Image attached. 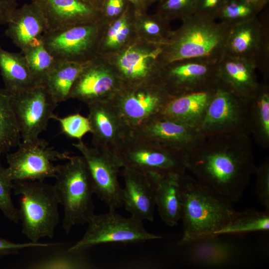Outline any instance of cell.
Masks as SVG:
<instances>
[{
  "instance_id": "obj_26",
  "label": "cell",
  "mask_w": 269,
  "mask_h": 269,
  "mask_svg": "<svg viewBox=\"0 0 269 269\" xmlns=\"http://www.w3.org/2000/svg\"><path fill=\"white\" fill-rule=\"evenodd\" d=\"M160 47L150 52L130 48L119 57L118 67L127 85L159 82L160 70L153 69L149 61L158 57Z\"/></svg>"
},
{
  "instance_id": "obj_30",
  "label": "cell",
  "mask_w": 269,
  "mask_h": 269,
  "mask_svg": "<svg viewBox=\"0 0 269 269\" xmlns=\"http://www.w3.org/2000/svg\"><path fill=\"white\" fill-rule=\"evenodd\" d=\"M19 127L9 93L0 88V155L7 153L21 142Z\"/></svg>"
},
{
  "instance_id": "obj_23",
  "label": "cell",
  "mask_w": 269,
  "mask_h": 269,
  "mask_svg": "<svg viewBox=\"0 0 269 269\" xmlns=\"http://www.w3.org/2000/svg\"><path fill=\"white\" fill-rule=\"evenodd\" d=\"M148 174L161 219L170 227L176 225L181 218V177L184 173Z\"/></svg>"
},
{
  "instance_id": "obj_49",
  "label": "cell",
  "mask_w": 269,
  "mask_h": 269,
  "mask_svg": "<svg viewBox=\"0 0 269 269\" xmlns=\"http://www.w3.org/2000/svg\"><path fill=\"white\" fill-rule=\"evenodd\" d=\"M269 0H261V4L263 8H264L269 2Z\"/></svg>"
},
{
  "instance_id": "obj_48",
  "label": "cell",
  "mask_w": 269,
  "mask_h": 269,
  "mask_svg": "<svg viewBox=\"0 0 269 269\" xmlns=\"http://www.w3.org/2000/svg\"><path fill=\"white\" fill-rule=\"evenodd\" d=\"M95 8L99 9L101 7L103 0H83Z\"/></svg>"
},
{
  "instance_id": "obj_4",
  "label": "cell",
  "mask_w": 269,
  "mask_h": 269,
  "mask_svg": "<svg viewBox=\"0 0 269 269\" xmlns=\"http://www.w3.org/2000/svg\"><path fill=\"white\" fill-rule=\"evenodd\" d=\"M54 185L60 204L64 208L62 228L68 234L73 227L87 224L94 214L92 179L83 157L70 156L58 165Z\"/></svg>"
},
{
  "instance_id": "obj_38",
  "label": "cell",
  "mask_w": 269,
  "mask_h": 269,
  "mask_svg": "<svg viewBox=\"0 0 269 269\" xmlns=\"http://www.w3.org/2000/svg\"><path fill=\"white\" fill-rule=\"evenodd\" d=\"M254 173L257 175L256 190L261 203L269 211V159L266 158Z\"/></svg>"
},
{
  "instance_id": "obj_20",
  "label": "cell",
  "mask_w": 269,
  "mask_h": 269,
  "mask_svg": "<svg viewBox=\"0 0 269 269\" xmlns=\"http://www.w3.org/2000/svg\"><path fill=\"white\" fill-rule=\"evenodd\" d=\"M5 34L22 52L48 30L46 20L34 1L16 8L6 23Z\"/></svg>"
},
{
  "instance_id": "obj_35",
  "label": "cell",
  "mask_w": 269,
  "mask_h": 269,
  "mask_svg": "<svg viewBox=\"0 0 269 269\" xmlns=\"http://www.w3.org/2000/svg\"><path fill=\"white\" fill-rule=\"evenodd\" d=\"M14 182L7 176L5 167L0 159V210L4 217L11 222H20L18 209L14 205L11 198Z\"/></svg>"
},
{
  "instance_id": "obj_29",
  "label": "cell",
  "mask_w": 269,
  "mask_h": 269,
  "mask_svg": "<svg viewBox=\"0 0 269 269\" xmlns=\"http://www.w3.org/2000/svg\"><path fill=\"white\" fill-rule=\"evenodd\" d=\"M250 134L262 148L269 147V86L261 83L260 88L249 101Z\"/></svg>"
},
{
  "instance_id": "obj_8",
  "label": "cell",
  "mask_w": 269,
  "mask_h": 269,
  "mask_svg": "<svg viewBox=\"0 0 269 269\" xmlns=\"http://www.w3.org/2000/svg\"><path fill=\"white\" fill-rule=\"evenodd\" d=\"M204 136L250 134L249 102L219 81L197 128Z\"/></svg>"
},
{
  "instance_id": "obj_12",
  "label": "cell",
  "mask_w": 269,
  "mask_h": 269,
  "mask_svg": "<svg viewBox=\"0 0 269 269\" xmlns=\"http://www.w3.org/2000/svg\"><path fill=\"white\" fill-rule=\"evenodd\" d=\"M72 144L85 160L95 193L109 210H116L123 206V188L118 180L121 167L114 153L90 147L82 140Z\"/></svg>"
},
{
  "instance_id": "obj_3",
  "label": "cell",
  "mask_w": 269,
  "mask_h": 269,
  "mask_svg": "<svg viewBox=\"0 0 269 269\" xmlns=\"http://www.w3.org/2000/svg\"><path fill=\"white\" fill-rule=\"evenodd\" d=\"M183 24L160 48L163 65L184 59L201 58L218 62L225 53L230 25L221 21L196 15L183 20Z\"/></svg>"
},
{
  "instance_id": "obj_2",
  "label": "cell",
  "mask_w": 269,
  "mask_h": 269,
  "mask_svg": "<svg viewBox=\"0 0 269 269\" xmlns=\"http://www.w3.org/2000/svg\"><path fill=\"white\" fill-rule=\"evenodd\" d=\"M183 236L178 244L216 233L226 226L236 212L232 203L211 192L195 178L181 177Z\"/></svg>"
},
{
  "instance_id": "obj_36",
  "label": "cell",
  "mask_w": 269,
  "mask_h": 269,
  "mask_svg": "<svg viewBox=\"0 0 269 269\" xmlns=\"http://www.w3.org/2000/svg\"><path fill=\"white\" fill-rule=\"evenodd\" d=\"M52 119L58 122L61 132L69 137L80 140L87 133H91L92 129L89 119L79 113L64 117L54 115Z\"/></svg>"
},
{
  "instance_id": "obj_34",
  "label": "cell",
  "mask_w": 269,
  "mask_h": 269,
  "mask_svg": "<svg viewBox=\"0 0 269 269\" xmlns=\"http://www.w3.org/2000/svg\"><path fill=\"white\" fill-rule=\"evenodd\" d=\"M258 13L255 8L246 0H227L217 18L231 25L254 17Z\"/></svg>"
},
{
  "instance_id": "obj_15",
  "label": "cell",
  "mask_w": 269,
  "mask_h": 269,
  "mask_svg": "<svg viewBox=\"0 0 269 269\" xmlns=\"http://www.w3.org/2000/svg\"><path fill=\"white\" fill-rule=\"evenodd\" d=\"M97 30L91 22L83 23L48 30L41 39L56 61L87 63L89 61L87 56L95 43Z\"/></svg>"
},
{
  "instance_id": "obj_11",
  "label": "cell",
  "mask_w": 269,
  "mask_h": 269,
  "mask_svg": "<svg viewBox=\"0 0 269 269\" xmlns=\"http://www.w3.org/2000/svg\"><path fill=\"white\" fill-rule=\"evenodd\" d=\"M9 93L22 141L38 138L55 115L54 110L58 104L43 85Z\"/></svg>"
},
{
  "instance_id": "obj_21",
  "label": "cell",
  "mask_w": 269,
  "mask_h": 269,
  "mask_svg": "<svg viewBox=\"0 0 269 269\" xmlns=\"http://www.w3.org/2000/svg\"><path fill=\"white\" fill-rule=\"evenodd\" d=\"M256 64L253 61L225 53L217 62L219 81L240 97L249 101L258 91Z\"/></svg>"
},
{
  "instance_id": "obj_32",
  "label": "cell",
  "mask_w": 269,
  "mask_h": 269,
  "mask_svg": "<svg viewBox=\"0 0 269 269\" xmlns=\"http://www.w3.org/2000/svg\"><path fill=\"white\" fill-rule=\"evenodd\" d=\"M21 53L24 55L36 85H43L56 60L45 48L41 38L32 42Z\"/></svg>"
},
{
  "instance_id": "obj_37",
  "label": "cell",
  "mask_w": 269,
  "mask_h": 269,
  "mask_svg": "<svg viewBox=\"0 0 269 269\" xmlns=\"http://www.w3.org/2000/svg\"><path fill=\"white\" fill-rule=\"evenodd\" d=\"M160 0V11L165 18L179 17L184 20L193 15L197 0Z\"/></svg>"
},
{
  "instance_id": "obj_16",
  "label": "cell",
  "mask_w": 269,
  "mask_h": 269,
  "mask_svg": "<svg viewBox=\"0 0 269 269\" xmlns=\"http://www.w3.org/2000/svg\"><path fill=\"white\" fill-rule=\"evenodd\" d=\"M131 134L164 147L185 152L204 136L196 129L161 114L145 122Z\"/></svg>"
},
{
  "instance_id": "obj_46",
  "label": "cell",
  "mask_w": 269,
  "mask_h": 269,
  "mask_svg": "<svg viewBox=\"0 0 269 269\" xmlns=\"http://www.w3.org/2000/svg\"><path fill=\"white\" fill-rule=\"evenodd\" d=\"M133 4L135 7L137 8H142L144 6L148 0H127Z\"/></svg>"
},
{
  "instance_id": "obj_43",
  "label": "cell",
  "mask_w": 269,
  "mask_h": 269,
  "mask_svg": "<svg viewBox=\"0 0 269 269\" xmlns=\"http://www.w3.org/2000/svg\"><path fill=\"white\" fill-rule=\"evenodd\" d=\"M126 24H127V18L125 12L121 17L110 27L107 34V45L113 39L119 30Z\"/></svg>"
},
{
  "instance_id": "obj_17",
  "label": "cell",
  "mask_w": 269,
  "mask_h": 269,
  "mask_svg": "<svg viewBox=\"0 0 269 269\" xmlns=\"http://www.w3.org/2000/svg\"><path fill=\"white\" fill-rule=\"evenodd\" d=\"M93 147L114 153L130 136L131 131L111 101L88 104Z\"/></svg>"
},
{
  "instance_id": "obj_25",
  "label": "cell",
  "mask_w": 269,
  "mask_h": 269,
  "mask_svg": "<svg viewBox=\"0 0 269 269\" xmlns=\"http://www.w3.org/2000/svg\"><path fill=\"white\" fill-rule=\"evenodd\" d=\"M219 236H205L184 245L188 247L187 257L190 262L205 267H220L230 263L236 255V248Z\"/></svg>"
},
{
  "instance_id": "obj_39",
  "label": "cell",
  "mask_w": 269,
  "mask_h": 269,
  "mask_svg": "<svg viewBox=\"0 0 269 269\" xmlns=\"http://www.w3.org/2000/svg\"><path fill=\"white\" fill-rule=\"evenodd\" d=\"M227 0H197L193 15L215 20Z\"/></svg>"
},
{
  "instance_id": "obj_1",
  "label": "cell",
  "mask_w": 269,
  "mask_h": 269,
  "mask_svg": "<svg viewBox=\"0 0 269 269\" xmlns=\"http://www.w3.org/2000/svg\"><path fill=\"white\" fill-rule=\"evenodd\" d=\"M184 162L200 184L232 203L241 197L256 167L245 134L204 136L184 152Z\"/></svg>"
},
{
  "instance_id": "obj_33",
  "label": "cell",
  "mask_w": 269,
  "mask_h": 269,
  "mask_svg": "<svg viewBox=\"0 0 269 269\" xmlns=\"http://www.w3.org/2000/svg\"><path fill=\"white\" fill-rule=\"evenodd\" d=\"M29 267L34 269H87L93 265L84 253L67 250L37 260Z\"/></svg>"
},
{
  "instance_id": "obj_50",
  "label": "cell",
  "mask_w": 269,
  "mask_h": 269,
  "mask_svg": "<svg viewBox=\"0 0 269 269\" xmlns=\"http://www.w3.org/2000/svg\"><path fill=\"white\" fill-rule=\"evenodd\" d=\"M156 0H148V2H153V1H155Z\"/></svg>"
},
{
  "instance_id": "obj_22",
  "label": "cell",
  "mask_w": 269,
  "mask_h": 269,
  "mask_svg": "<svg viewBox=\"0 0 269 269\" xmlns=\"http://www.w3.org/2000/svg\"><path fill=\"white\" fill-rule=\"evenodd\" d=\"M47 21L48 30L90 22L99 9L83 0H35Z\"/></svg>"
},
{
  "instance_id": "obj_13",
  "label": "cell",
  "mask_w": 269,
  "mask_h": 269,
  "mask_svg": "<svg viewBox=\"0 0 269 269\" xmlns=\"http://www.w3.org/2000/svg\"><path fill=\"white\" fill-rule=\"evenodd\" d=\"M217 62L191 58L168 63L160 70L159 81L173 97L205 90L219 82Z\"/></svg>"
},
{
  "instance_id": "obj_28",
  "label": "cell",
  "mask_w": 269,
  "mask_h": 269,
  "mask_svg": "<svg viewBox=\"0 0 269 269\" xmlns=\"http://www.w3.org/2000/svg\"><path fill=\"white\" fill-rule=\"evenodd\" d=\"M87 63L56 61L43 85L57 103L70 99L71 89Z\"/></svg>"
},
{
  "instance_id": "obj_44",
  "label": "cell",
  "mask_w": 269,
  "mask_h": 269,
  "mask_svg": "<svg viewBox=\"0 0 269 269\" xmlns=\"http://www.w3.org/2000/svg\"><path fill=\"white\" fill-rule=\"evenodd\" d=\"M143 26L147 33L152 35L161 36L165 30L164 25L155 21H146Z\"/></svg>"
},
{
  "instance_id": "obj_7",
  "label": "cell",
  "mask_w": 269,
  "mask_h": 269,
  "mask_svg": "<svg viewBox=\"0 0 269 269\" xmlns=\"http://www.w3.org/2000/svg\"><path fill=\"white\" fill-rule=\"evenodd\" d=\"M121 168L145 173H185L184 152L131 134L114 152Z\"/></svg>"
},
{
  "instance_id": "obj_10",
  "label": "cell",
  "mask_w": 269,
  "mask_h": 269,
  "mask_svg": "<svg viewBox=\"0 0 269 269\" xmlns=\"http://www.w3.org/2000/svg\"><path fill=\"white\" fill-rule=\"evenodd\" d=\"M173 96L159 82L123 85L111 102L132 132L161 114Z\"/></svg>"
},
{
  "instance_id": "obj_42",
  "label": "cell",
  "mask_w": 269,
  "mask_h": 269,
  "mask_svg": "<svg viewBox=\"0 0 269 269\" xmlns=\"http://www.w3.org/2000/svg\"><path fill=\"white\" fill-rule=\"evenodd\" d=\"M17 6L16 0H0V24L7 23L9 17Z\"/></svg>"
},
{
  "instance_id": "obj_24",
  "label": "cell",
  "mask_w": 269,
  "mask_h": 269,
  "mask_svg": "<svg viewBox=\"0 0 269 269\" xmlns=\"http://www.w3.org/2000/svg\"><path fill=\"white\" fill-rule=\"evenodd\" d=\"M217 85L173 97L161 114L197 130Z\"/></svg>"
},
{
  "instance_id": "obj_45",
  "label": "cell",
  "mask_w": 269,
  "mask_h": 269,
  "mask_svg": "<svg viewBox=\"0 0 269 269\" xmlns=\"http://www.w3.org/2000/svg\"><path fill=\"white\" fill-rule=\"evenodd\" d=\"M129 31L130 29L127 23L119 30L107 45L110 47H115L121 44L127 39Z\"/></svg>"
},
{
  "instance_id": "obj_41",
  "label": "cell",
  "mask_w": 269,
  "mask_h": 269,
  "mask_svg": "<svg viewBox=\"0 0 269 269\" xmlns=\"http://www.w3.org/2000/svg\"><path fill=\"white\" fill-rule=\"evenodd\" d=\"M126 0H103L101 7L103 6L104 11L108 16H116L124 10Z\"/></svg>"
},
{
  "instance_id": "obj_51",
  "label": "cell",
  "mask_w": 269,
  "mask_h": 269,
  "mask_svg": "<svg viewBox=\"0 0 269 269\" xmlns=\"http://www.w3.org/2000/svg\"><path fill=\"white\" fill-rule=\"evenodd\" d=\"M30 0L31 1H34L35 0Z\"/></svg>"
},
{
  "instance_id": "obj_18",
  "label": "cell",
  "mask_w": 269,
  "mask_h": 269,
  "mask_svg": "<svg viewBox=\"0 0 269 269\" xmlns=\"http://www.w3.org/2000/svg\"><path fill=\"white\" fill-rule=\"evenodd\" d=\"M121 87L115 74L90 60L75 82L70 98L87 105L95 102L110 101Z\"/></svg>"
},
{
  "instance_id": "obj_19",
  "label": "cell",
  "mask_w": 269,
  "mask_h": 269,
  "mask_svg": "<svg viewBox=\"0 0 269 269\" xmlns=\"http://www.w3.org/2000/svg\"><path fill=\"white\" fill-rule=\"evenodd\" d=\"M122 175L125 182L123 196L126 210L139 221H153L156 205L149 174L123 167Z\"/></svg>"
},
{
  "instance_id": "obj_5",
  "label": "cell",
  "mask_w": 269,
  "mask_h": 269,
  "mask_svg": "<svg viewBox=\"0 0 269 269\" xmlns=\"http://www.w3.org/2000/svg\"><path fill=\"white\" fill-rule=\"evenodd\" d=\"M13 191L20 196L18 213L22 233L31 242L53 238L59 223L60 204L54 185L44 181H14Z\"/></svg>"
},
{
  "instance_id": "obj_31",
  "label": "cell",
  "mask_w": 269,
  "mask_h": 269,
  "mask_svg": "<svg viewBox=\"0 0 269 269\" xmlns=\"http://www.w3.org/2000/svg\"><path fill=\"white\" fill-rule=\"evenodd\" d=\"M269 229V211L262 212L250 209L236 212L229 223L218 231L215 235L268 232Z\"/></svg>"
},
{
  "instance_id": "obj_14",
  "label": "cell",
  "mask_w": 269,
  "mask_h": 269,
  "mask_svg": "<svg viewBox=\"0 0 269 269\" xmlns=\"http://www.w3.org/2000/svg\"><path fill=\"white\" fill-rule=\"evenodd\" d=\"M268 40L267 30L256 16L230 25L225 45V53L253 61L267 79Z\"/></svg>"
},
{
  "instance_id": "obj_40",
  "label": "cell",
  "mask_w": 269,
  "mask_h": 269,
  "mask_svg": "<svg viewBox=\"0 0 269 269\" xmlns=\"http://www.w3.org/2000/svg\"><path fill=\"white\" fill-rule=\"evenodd\" d=\"M59 244L33 243H16L0 237V256L15 255L21 250L32 247H46Z\"/></svg>"
},
{
  "instance_id": "obj_6",
  "label": "cell",
  "mask_w": 269,
  "mask_h": 269,
  "mask_svg": "<svg viewBox=\"0 0 269 269\" xmlns=\"http://www.w3.org/2000/svg\"><path fill=\"white\" fill-rule=\"evenodd\" d=\"M87 229L81 240L67 250L77 253L108 243H136L162 237L148 232L143 222L132 217H125L116 210L94 214L87 223Z\"/></svg>"
},
{
  "instance_id": "obj_47",
  "label": "cell",
  "mask_w": 269,
  "mask_h": 269,
  "mask_svg": "<svg viewBox=\"0 0 269 269\" xmlns=\"http://www.w3.org/2000/svg\"><path fill=\"white\" fill-rule=\"evenodd\" d=\"M252 5L259 13L263 8L262 6L261 0H246Z\"/></svg>"
},
{
  "instance_id": "obj_9",
  "label": "cell",
  "mask_w": 269,
  "mask_h": 269,
  "mask_svg": "<svg viewBox=\"0 0 269 269\" xmlns=\"http://www.w3.org/2000/svg\"><path fill=\"white\" fill-rule=\"evenodd\" d=\"M17 149L6 153L8 166L5 167L8 177L13 182L22 180L44 181L55 178L58 165L54 161L68 160L69 153L61 152L39 137L21 142Z\"/></svg>"
},
{
  "instance_id": "obj_27",
  "label": "cell",
  "mask_w": 269,
  "mask_h": 269,
  "mask_svg": "<svg viewBox=\"0 0 269 269\" xmlns=\"http://www.w3.org/2000/svg\"><path fill=\"white\" fill-rule=\"evenodd\" d=\"M0 72L4 89L12 93L37 86L22 53L12 52L0 45Z\"/></svg>"
}]
</instances>
